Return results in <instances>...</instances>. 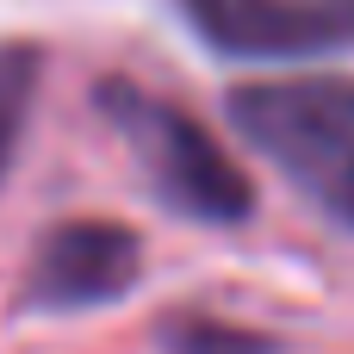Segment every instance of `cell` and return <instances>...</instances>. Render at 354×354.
Here are the masks:
<instances>
[{
  "mask_svg": "<svg viewBox=\"0 0 354 354\" xmlns=\"http://www.w3.org/2000/svg\"><path fill=\"white\" fill-rule=\"evenodd\" d=\"M230 124L336 224L354 230V81L348 75H286L249 81L230 100Z\"/></svg>",
  "mask_w": 354,
  "mask_h": 354,
  "instance_id": "cell-1",
  "label": "cell"
},
{
  "mask_svg": "<svg viewBox=\"0 0 354 354\" xmlns=\"http://www.w3.org/2000/svg\"><path fill=\"white\" fill-rule=\"evenodd\" d=\"M100 112L106 124L124 137L131 162L143 168L149 193L193 224H243L255 212V187L249 174L218 149V137L180 112L174 100L137 87V81H106L100 87Z\"/></svg>",
  "mask_w": 354,
  "mask_h": 354,
  "instance_id": "cell-2",
  "label": "cell"
},
{
  "mask_svg": "<svg viewBox=\"0 0 354 354\" xmlns=\"http://www.w3.org/2000/svg\"><path fill=\"white\" fill-rule=\"evenodd\" d=\"M137 274H143L137 230L106 224V218H68V224L44 230V243L31 249V268L19 280V305H31V311L112 305L137 286Z\"/></svg>",
  "mask_w": 354,
  "mask_h": 354,
  "instance_id": "cell-3",
  "label": "cell"
},
{
  "mask_svg": "<svg viewBox=\"0 0 354 354\" xmlns=\"http://www.w3.org/2000/svg\"><path fill=\"white\" fill-rule=\"evenodd\" d=\"M180 12L224 56H317L354 44V0H180Z\"/></svg>",
  "mask_w": 354,
  "mask_h": 354,
  "instance_id": "cell-4",
  "label": "cell"
},
{
  "mask_svg": "<svg viewBox=\"0 0 354 354\" xmlns=\"http://www.w3.org/2000/svg\"><path fill=\"white\" fill-rule=\"evenodd\" d=\"M156 348L162 354H280V342L261 330L205 317V311H174L156 324Z\"/></svg>",
  "mask_w": 354,
  "mask_h": 354,
  "instance_id": "cell-5",
  "label": "cell"
},
{
  "mask_svg": "<svg viewBox=\"0 0 354 354\" xmlns=\"http://www.w3.org/2000/svg\"><path fill=\"white\" fill-rule=\"evenodd\" d=\"M37 75H44V50H31V44H0V180H6L12 156H19Z\"/></svg>",
  "mask_w": 354,
  "mask_h": 354,
  "instance_id": "cell-6",
  "label": "cell"
}]
</instances>
